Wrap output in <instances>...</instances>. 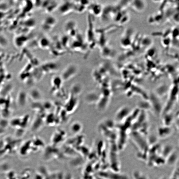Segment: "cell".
Returning <instances> with one entry per match:
<instances>
[{"label": "cell", "instance_id": "cell-1", "mask_svg": "<svg viewBox=\"0 0 179 179\" xmlns=\"http://www.w3.org/2000/svg\"><path fill=\"white\" fill-rule=\"evenodd\" d=\"M58 8L61 15L63 16L71 14L74 12L73 2L65 1L59 6Z\"/></svg>", "mask_w": 179, "mask_h": 179}, {"label": "cell", "instance_id": "cell-2", "mask_svg": "<svg viewBox=\"0 0 179 179\" xmlns=\"http://www.w3.org/2000/svg\"><path fill=\"white\" fill-rule=\"evenodd\" d=\"M77 24L73 20L67 21L64 26V30L68 36L71 37H76L77 35Z\"/></svg>", "mask_w": 179, "mask_h": 179}, {"label": "cell", "instance_id": "cell-3", "mask_svg": "<svg viewBox=\"0 0 179 179\" xmlns=\"http://www.w3.org/2000/svg\"><path fill=\"white\" fill-rule=\"evenodd\" d=\"M74 12L78 14H82L87 10L91 3L88 1H74Z\"/></svg>", "mask_w": 179, "mask_h": 179}, {"label": "cell", "instance_id": "cell-4", "mask_svg": "<svg viewBox=\"0 0 179 179\" xmlns=\"http://www.w3.org/2000/svg\"><path fill=\"white\" fill-rule=\"evenodd\" d=\"M87 10L90 14L95 17H101L103 10V7L101 4L97 2H92Z\"/></svg>", "mask_w": 179, "mask_h": 179}, {"label": "cell", "instance_id": "cell-5", "mask_svg": "<svg viewBox=\"0 0 179 179\" xmlns=\"http://www.w3.org/2000/svg\"><path fill=\"white\" fill-rule=\"evenodd\" d=\"M77 71V67L75 65L71 64L68 65L63 71L62 75L64 78L71 77L75 75Z\"/></svg>", "mask_w": 179, "mask_h": 179}, {"label": "cell", "instance_id": "cell-6", "mask_svg": "<svg viewBox=\"0 0 179 179\" xmlns=\"http://www.w3.org/2000/svg\"><path fill=\"white\" fill-rule=\"evenodd\" d=\"M47 24V29L48 30H51L54 29L58 24V19L55 17L50 16L46 20Z\"/></svg>", "mask_w": 179, "mask_h": 179}, {"label": "cell", "instance_id": "cell-7", "mask_svg": "<svg viewBox=\"0 0 179 179\" xmlns=\"http://www.w3.org/2000/svg\"><path fill=\"white\" fill-rule=\"evenodd\" d=\"M178 153L175 150H174L172 153L165 160L166 162L169 165H173L176 162L178 157Z\"/></svg>", "mask_w": 179, "mask_h": 179}, {"label": "cell", "instance_id": "cell-8", "mask_svg": "<svg viewBox=\"0 0 179 179\" xmlns=\"http://www.w3.org/2000/svg\"><path fill=\"white\" fill-rule=\"evenodd\" d=\"M133 175V179H148L145 174L140 171L134 172Z\"/></svg>", "mask_w": 179, "mask_h": 179}, {"label": "cell", "instance_id": "cell-9", "mask_svg": "<svg viewBox=\"0 0 179 179\" xmlns=\"http://www.w3.org/2000/svg\"><path fill=\"white\" fill-rule=\"evenodd\" d=\"M160 179H168L167 178H166V177H161Z\"/></svg>", "mask_w": 179, "mask_h": 179}]
</instances>
